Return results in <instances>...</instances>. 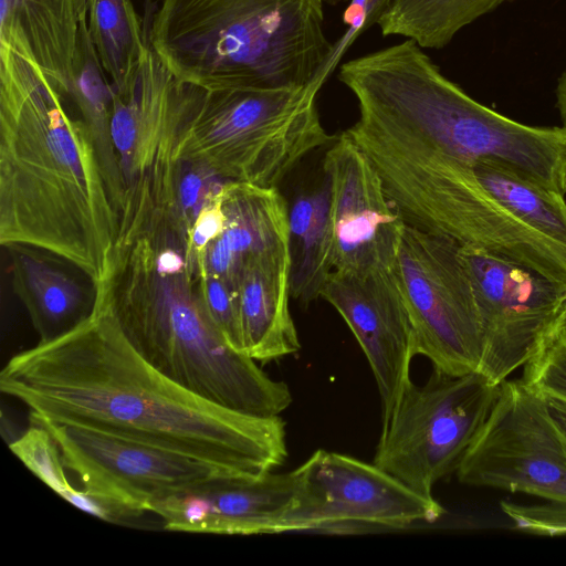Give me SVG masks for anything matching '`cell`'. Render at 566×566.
<instances>
[{
	"mask_svg": "<svg viewBox=\"0 0 566 566\" xmlns=\"http://www.w3.org/2000/svg\"><path fill=\"white\" fill-rule=\"evenodd\" d=\"M0 389L29 413L189 455L235 476L273 472L289 455L280 416L233 411L176 384L130 346L99 298L73 331L12 356Z\"/></svg>",
	"mask_w": 566,
	"mask_h": 566,
	"instance_id": "1",
	"label": "cell"
},
{
	"mask_svg": "<svg viewBox=\"0 0 566 566\" xmlns=\"http://www.w3.org/2000/svg\"><path fill=\"white\" fill-rule=\"evenodd\" d=\"M92 135L71 99L0 46V243L57 254L105 283L118 235Z\"/></svg>",
	"mask_w": 566,
	"mask_h": 566,
	"instance_id": "2",
	"label": "cell"
},
{
	"mask_svg": "<svg viewBox=\"0 0 566 566\" xmlns=\"http://www.w3.org/2000/svg\"><path fill=\"white\" fill-rule=\"evenodd\" d=\"M99 300L130 346L187 390L254 417L280 416L292 403L289 386L231 347L211 321L201 258L179 214L114 251Z\"/></svg>",
	"mask_w": 566,
	"mask_h": 566,
	"instance_id": "3",
	"label": "cell"
},
{
	"mask_svg": "<svg viewBox=\"0 0 566 566\" xmlns=\"http://www.w3.org/2000/svg\"><path fill=\"white\" fill-rule=\"evenodd\" d=\"M339 80L358 104L347 129L354 139L495 166L566 195V129L522 124L480 104L415 41L349 60Z\"/></svg>",
	"mask_w": 566,
	"mask_h": 566,
	"instance_id": "4",
	"label": "cell"
},
{
	"mask_svg": "<svg viewBox=\"0 0 566 566\" xmlns=\"http://www.w3.org/2000/svg\"><path fill=\"white\" fill-rule=\"evenodd\" d=\"M324 3L159 0L148 43L185 84L207 90L312 87L333 49Z\"/></svg>",
	"mask_w": 566,
	"mask_h": 566,
	"instance_id": "5",
	"label": "cell"
},
{
	"mask_svg": "<svg viewBox=\"0 0 566 566\" xmlns=\"http://www.w3.org/2000/svg\"><path fill=\"white\" fill-rule=\"evenodd\" d=\"M187 85L177 158L223 180L276 187L306 155L334 140L321 123L318 93L311 86Z\"/></svg>",
	"mask_w": 566,
	"mask_h": 566,
	"instance_id": "6",
	"label": "cell"
},
{
	"mask_svg": "<svg viewBox=\"0 0 566 566\" xmlns=\"http://www.w3.org/2000/svg\"><path fill=\"white\" fill-rule=\"evenodd\" d=\"M186 106L187 84L148 45L129 84L113 96L111 134L122 181L115 250L178 212L177 143Z\"/></svg>",
	"mask_w": 566,
	"mask_h": 566,
	"instance_id": "7",
	"label": "cell"
},
{
	"mask_svg": "<svg viewBox=\"0 0 566 566\" xmlns=\"http://www.w3.org/2000/svg\"><path fill=\"white\" fill-rule=\"evenodd\" d=\"M500 385L480 371L451 375L436 368L423 385L410 381L382 423L373 462L413 491L433 496L436 483L457 472L497 400Z\"/></svg>",
	"mask_w": 566,
	"mask_h": 566,
	"instance_id": "8",
	"label": "cell"
},
{
	"mask_svg": "<svg viewBox=\"0 0 566 566\" xmlns=\"http://www.w3.org/2000/svg\"><path fill=\"white\" fill-rule=\"evenodd\" d=\"M453 240L405 224L394 266L417 355L451 375L479 371L483 335L472 283Z\"/></svg>",
	"mask_w": 566,
	"mask_h": 566,
	"instance_id": "9",
	"label": "cell"
},
{
	"mask_svg": "<svg viewBox=\"0 0 566 566\" xmlns=\"http://www.w3.org/2000/svg\"><path fill=\"white\" fill-rule=\"evenodd\" d=\"M455 473L462 484L566 503V436L545 398L522 379L504 380Z\"/></svg>",
	"mask_w": 566,
	"mask_h": 566,
	"instance_id": "10",
	"label": "cell"
},
{
	"mask_svg": "<svg viewBox=\"0 0 566 566\" xmlns=\"http://www.w3.org/2000/svg\"><path fill=\"white\" fill-rule=\"evenodd\" d=\"M29 420L50 432L65 467L85 491L136 520L155 501L218 478L235 476L202 460L104 431L33 413Z\"/></svg>",
	"mask_w": 566,
	"mask_h": 566,
	"instance_id": "11",
	"label": "cell"
},
{
	"mask_svg": "<svg viewBox=\"0 0 566 566\" xmlns=\"http://www.w3.org/2000/svg\"><path fill=\"white\" fill-rule=\"evenodd\" d=\"M295 503L283 532L349 526L403 528L434 523L444 509L377 467L350 455L316 450L293 470Z\"/></svg>",
	"mask_w": 566,
	"mask_h": 566,
	"instance_id": "12",
	"label": "cell"
},
{
	"mask_svg": "<svg viewBox=\"0 0 566 566\" xmlns=\"http://www.w3.org/2000/svg\"><path fill=\"white\" fill-rule=\"evenodd\" d=\"M483 335L479 371L502 384L566 314V289L521 265L461 248Z\"/></svg>",
	"mask_w": 566,
	"mask_h": 566,
	"instance_id": "13",
	"label": "cell"
},
{
	"mask_svg": "<svg viewBox=\"0 0 566 566\" xmlns=\"http://www.w3.org/2000/svg\"><path fill=\"white\" fill-rule=\"evenodd\" d=\"M323 171L331 195L334 270L394 269L406 223L346 130L327 149Z\"/></svg>",
	"mask_w": 566,
	"mask_h": 566,
	"instance_id": "14",
	"label": "cell"
},
{
	"mask_svg": "<svg viewBox=\"0 0 566 566\" xmlns=\"http://www.w3.org/2000/svg\"><path fill=\"white\" fill-rule=\"evenodd\" d=\"M321 297L343 317L374 375L385 423L410 379L416 353L411 321L394 269L333 270Z\"/></svg>",
	"mask_w": 566,
	"mask_h": 566,
	"instance_id": "15",
	"label": "cell"
},
{
	"mask_svg": "<svg viewBox=\"0 0 566 566\" xmlns=\"http://www.w3.org/2000/svg\"><path fill=\"white\" fill-rule=\"evenodd\" d=\"M297 481L293 471L224 476L155 501L149 512L175 532L252 535L283 533Z\"/></svg>",
	"mask_w": 566,
	"mask_h": 566,
	"instance_id": "16",
	"label": "cell"
},
{
	"mask_svg": "<svg viewBox=\"0 0 566 566\" xmlns=\"http://www.w3.org/2000/svg\"><path fill=\"white\" fill-rule=\"evenodd\" d=\"M12 287L28 311L41 343L59 338L96 311L99 285L71 261L27 244L4 247Z\"/></svg>",
	"mask_w": 566,
	"mask_h": 566,
	"instance_id": "17",
	"label": "cell"
},
{
	"mask_svg": "<svg viewBox=\"0 0 566 566\" xmlns=\"http://www.w3.org/2000/svg\"><path fill=\"white\" fill-rule=\"evenodd\" d=\"M86 21L87 0H1L0 46L29 61L70 98Z\"/></svg>",
	"mask_w": 566,
	"mask_h": 566,
	"instance_id": "18",
	"label": "cell"
},
{
	"mask_svg": "<svg viewBox=\"0 0 566 566\" xmlns=\"http://www.w3.org/2000/svg\"><path fill=\"white\" fill-rule=\"evenodd\" d=\"M220 198L226 224L206 248L201 269L233 287L250 262L289 251V206L276 187L238 180H224Z\"/></svg>",
	"mask_w": 566,
	"mask_h": 566,
	"instance_id": "19",
	"label": "cell"
},
{
	"mask_svg": "<svg viewBox=\"0 0 566 566\" xmlns=\"http://www.w3.org/2000/svg\"><path fill=\"white\" fill-rule=\"evenodd\" d=\"M233 290L245 355L268 363L298 353L301 343L290 312V251L250 262Z\"/></svg>",
	"mask_w": 566,
	"mask_h": 566,
	"instance_id": "20",
	"label": "cell"
},
{
	"mask_svg": "<svg viewBox=\"0 0 566 566\" xmlns=\"http://www.w3.org/2000/svg\"><path fill=\"white\" fill-rule=\"evenodd\" d=\"M291 296L303 304L321 297L334 270V233L326 178L289 207Z\"/></svg>",
	"mask_w": 566,
	"mask_h": 566,
	"instance_id": "21",
	"label": "cell"
},
{
	"mask_svg": "<svg viewBox=\"0 0 566 566\" xmlns=\"http://www.w3.org/2000/svg\"><path fill=\"white\" fill-rule=\"evenodd\" d=\"M507 1L512 0H391L377 25L385 36L442 49L461 29Z\"/></svg>",
	"mask_w": 566,
	"mask_h": 566,
	"instance_id": "22",
	"label": "cell"
},
{
	"mask_svg": "<svg viewBox=\"0 0 566 566\" xmlns=\"http://www.w3.org/2000/svg\"><path fill=\"white\" fill-rule=\"evenodd\" d=\"M87 28L114 91L124 90L149 45L132 0H87Z\"/></svg>",
	"mask_w": 566,
	"mask_h": 566,
	"instance_id": "23",
	"label": "cell"
},
{
	"mask_svg": "<svg viewBox=\"0 0 566 566\" xmlns=\"http://www.w3.org/2000/svg\"><path fill=\"white\" fill-rule=\"evenodd\" d=\"M473 170L484 189L517 220L566 245L565 196L495 166L478 164Z\"/></svg>",
	"mask_w": 566,
	"mask_h": 566,
	"instance_id": "24",
	"label": "cell"
},
{
	"mask_svg": "<svg viewBox=\"0 0 566 566\" xmlns=\"http://www.w3.org/2000/svg\"><path fill=\"white\" fill-rule=\"evenodd\" d=\"M9 448L38 479L69 503L105 522H119L120 514L116 507L70 483L61 450L46 429L30 423Z\"/></svg>",
	"mask_w": 566,
	"mask_h": 566,
	"instance_id": "25",
	"label": "cell"
},
{
	"mask_svg": "<svg viewBox=\"0 0 566 566\" xmlns=\"http://www.w3.org/2000/svg\"><path fill=\"white\" fill-rule=\"evenodd\" d=\"M565 315L524 365L522 378L525 385L543 397L564 402H566Z\"/></svg>",
	"mask_w": 566,
	"mask_h": 566,
	"instance_id": "26",
	"label": "cell"
},
{
	"mask_svg": "<svg viewBox=\"0 0 566 566\" xmlns=\"http://www.w3.org/2000/svg\"><path fill=\"white\" fill-rule=\"evenodd\" d=\"M391 0H350L343 14L346 29L333 43L329 57L314 80L312 88L319 92L324 83L338 66L347 50L373 24H377L380 15Z\"/></svg>",
	"mask_w": 566,
	"mask_h": 566,
	"instance_id": "27",
	"label": "cell"
},
{
	"mask_svg": "<svg viewBox=\"0 0 566 566\" xmlns=\"http://www.w3.org/2000/svg\"><path fill=\"white\" fill-rule=\"evenodd\" d=\"M201 295L211 321L224 339L235 350L243 353L239 311L233 287L224 280L208 274L201 269Z\"/></svg>",
	"mask_w": 566,
	"mask_h": 566,
	"instance_id": "28",
	"label": "cell"
},
{
	"mask_svg": "<svg viewBox=\"0 0 566 566\" xmlns=\"http://www.w3.org/2000/svg\"><path fill=\"white\" fill-rule=\"evenodd\" d=\"M223 181L201 165L180 163L177 182L178 210L190 230L209 197Z\"/></svg>",
	"mask_w": 566,
	"mask_h": 566,
	"instance_id": "29",
	"label": "cell"
},
{
	"mask_svg": "<svg viewBox=\"0 0 566 566\" xmlns=\"http://www.w3.org/2000/svg\"><path fill=\"white\" fill-rule=\"evenodd\" d=\"M501 509L515 530L546 536L566 535V503L523 505L504 501Z\"/></svg>",
	"mask_w": 566,
	"mask_h": 566,
	"instance_id": "30",
	"label": "cell"
},
{
	"mask_svg": "<svg viewBox=\"0 0 566 566\" xmlns=\"http://www.w3.org/2000/svg\"><path fill=\"white\" fill-rule=\"evenodd\" d=\"M220 187L209 197L191 226V247L199 255H202L209 243L221 234L226 224Z\"/></svg>",
	"mask_w": 566,
	"mask_h": 566,
	"instance_id": "31",
	"label": "cell"
},
{
	"mask_svg": "<svg viewBox=\"0 0 566 566\" xmlns=\"http://www.w3.org/2000/svg\"><path fill=\"white\" fill-rule=\"evenodd\" d=\"M544 398L552 418L566 436V402L555 398Z\"/></svg>",
	"mask_w": 566,
	"mask_h": 566,
	"instance_id": "32",
	"label": "cell"
},
{
	"mask_svg": "<svg viewBox=\"0 0 566 566\" xmlns=\"http://www.w3.org/2000/svg\"><path fill=\"white\" fill-rule=\"evenodd\" d=\"M556 104L562 119V127L566 129V67L558 78L556 87Z\"/></svg>",
	"mask_w": 566,
	"mask_h": 566,
	"instance_id": "33",
	"label": "cell"
},
{
	"mask_svg": "<svg viewBox=\"0 0 566 566\" xmlns=\"http://www.w3.org/2000/svg\"><path fill=\"white\" fill-rule=\"evenodd\" d=\"M325 1H326V3H328V4L336 6L337 3L343 2V1H345V0H325Z\"/></svg>",
	"mask_w": 566,
	"mask_h": 566,
	"instance_id": "34",
	"label": "cell"
},
{
	"mask_svg": "<svg viewBox=\"0 0 566 566\" xmlns=\"http://www.w3.org/2000/svg\"><path fill=\"white\" fill-rule=\"evenodd\" d=\"M565 321H566V315H565Z\"/></svg>",
	"mask_w": 566,
	"mask_h": 566,
	"instance_id": "35",
	"label": "cell"
}]
</instances>
